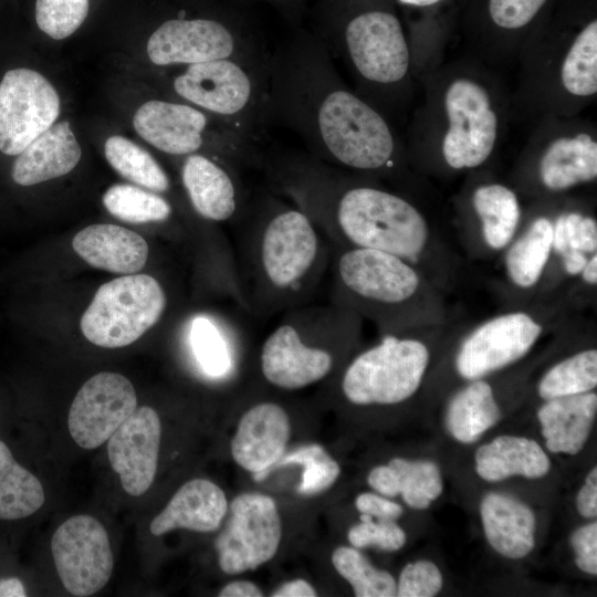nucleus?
<instances>
[{
  "instance_id": "ddd939ff",
  "label": "nucleus",
  "mask_w": 597,
  "mask_h": 597,
  "mask_svg": "<svg viewBox=\"0 0 597 597\" xmlns=\"http://www.w3.org/2000/svg\"><path fill=\"white\" fill-rule=\"evenodd\" d=\"M166 306L165 290L155 277L128 274L96 291L81 318V331L96 346L124 347L155 326Z\"/></svg>"
},
{
  "instance_id": "de8ad7c7",
  "label": "nucleus",
  "mask_w": 597,
  "mask_h": 597,
  "mask_svg": "<svg viewBox=\"0 0 597 597\" xmlns=\"http://www.w3.org/2000/svg\"><path fill=\"white\" fill-rule=\"evenodd\" d=\"M27 596L23 583L15 578L0 580V597H24Z\"/></svg>"
},
{
  "instance_id": "9d476101",
  "label": "nucleus",
  "mask_w": 597,
  "mask_h": 597,
  "mask_svg": "<svg viewBox=\"0 0 597 597\" xmlns=\"http://www.w3.org/2000/svg\"><path fill=\"white\" fill-rule=\"evenodd\" d=\"M507 181L524 201L578 193L597 182V124L544 116L525 129Z\"/></svg>"
},
{
  "instance_id": "c03bdc74",
  "label": "nucleus",
  "mask_w": 597,
  "mask_h": 597,
  "mask_svg": "<svg viewBox=\"0 0 597 597\" xmlns=\"http://www.w3.org/2000/svg\"><path fill=\"white\" fill-rule=\"evenodd\" d=\"M367 483L378 494L387 498L399 495L396 472L388 463L373 468L367 475Z\"/></svg>"
},
{
  "instance_id": "1a4fd4ad",
  "label": "nucleus",
  "mask_w": 597,
  "mask_h": 597,
  "mask_svg": "<svg viewBox=\"0 0 597 597\" xmlns=\"http://www.w3.org/2000/svg\"><path fill=\"white\" fill-rule=\"evenodd\" d=\"M363 322L358 314L332 301L286 310L262 343V377L282 390L302 389L327 378L339 358L358 345Z\"/></svg>"
},
{
  "instance_id": "bb28decb",
  "label": "nucleus",
  "mask_w": 597,
  "mask_h": 597,
  "mask_svg": "<svg viewBox=\"0 0 597 597\" xmlns=\"http://www.w3.org/2000/svg\"><path fill=\"white\" fill-rule=\"evenodd\" d=\"M228 512L224 492L206 479H193L182 484L166 507L151 521L155 536L172 530L186 528L208 533L217 531Z\"/></svg>"
},
{
  "instance_id": "7c9ffc66",
  "label": "nucleus",
  "mask_w": 597,
  "mask_h": 597,
  "mask_svg": "<svg viewBox=\"0 0 597 597\" xmlns=\"http://www.w3.org/2000/svg\"><path fill=\"white\" fill-rule=\"evenodd\" d=\"M595 327L590 324L580 337L578 347L556 359L541 374L534 385V394L540 401L596 390Z\"/></svg>"
},
{
  "instance_id": "f704fd0d",
  "label": "nucleus",
  "mask_w": 597,
  "mask_h": 597,
  "mask_svg": "<svg viewBox=\"0 0 597 597\" xmlns=\"http://www.w3.org/2000/svg\"><path fill=\"white\" fill-rule=\"evenodd\" d=\"M388 464L396 472L399 495L408 507L423 511L441 496L443 479L436 462L396 457Z\"/></svg>"
},
{
  "instance_id": "a878e982",
  "label": "nucleus",
  "mask_w": 597,
  "mask_h": 597,
  "mask_svg": "<svg viewBox=\"0 0 597 597\" xmlns=\"http://www.w3.org/2000/svg\"><path fill=\"white\" fill-rule=\"evenodd\" d=\"M597 415L596 390L541 401L536 410L545 450L579 453L588 441Z\"/></svg>"
},
{
  "instance_id": "f3484780",
  "label": "nucleus",
  "mask_w": 597,
  "mask_h": 597,
  "mask_svg": "<svg viewBox=\"0 0 597 597\" xmlns=\"http://www.w3.org/2000/svg\"><path fill=\"white\" fill-rule=\"evenodd\" d=\"M60 115V97L41 73L18 67L0 81V151L19 155Z\"/></svg>"
},
{
  "instance_id": "a211bd4d",
  "label": "nucleus",
  "mask_w": 597,
  "mask_h": 597,
  "mask_svg": "<svg viewBox=\"0 0 597 597\" xmlns=\"http://www.w3.org/2000/svg\"><path fill=\"white\" fill-rule=\"evenodd\" d=\"M51 551L70 594L91 596L108 583L114 565L109 538L93 516L78 514L63 522L52 536Z\"/></svg>"
},
{
  "instance_id": "e433bc0d",
  "label": "nucleus",
  "mask_w": 597,
  "mask_h": 597,
  "mask_svg": "<svg viewBox=\"0 0 597 597\" xmlns=\"http://www.w3.org/2000/svg\"><path fill=\"white\" fill-rule=\"evenodd\" d=\"M287 464H301L303 467L297 492L306 496L326 491L337 481L341 474V467L337 461L318 443L301 446L290 453H284L273 469Z\"/></svg>"
},
{
  "instance_id": "5701e85b",
  "label": "nucleus",
  "mask_w": 597,
  "mask_h": 597,
  "mask_svg": "<svg viewBox=\"0 0 597 597\" xmlns=\"http://www.w3.org/2000/svg\"><path fill=\"white\" fill-rule=\"evenodd\" d=\"M290 434V418L280 404L256 402L239 420L231 440L232 458L255 481L263 480L285 453Z\"/></svg>"
},
{
  "instance_id": "f8f14e48",
  "label": "nucleus",
  "mask_w": 597,
  "mask_h": 597,
  "mask_svg": "<svg viewBox=\"0 0 597 597\" xmlns=\"http://www.w3.org/2000/svg\"><path fill=\"white\" fill-rule=\"evenodd\" d=\"M460 248L474 260L498 259L516 234L525 201L494 167L473 171L451 201Z\"/></svg>"
},
{
  "instance_id": "dca6fc26",
  "label": "nucleus",
  "mask_w": 597,
  "mask_h": 597,
  "mask_svg": "<svg viewBox=\"0 0 597 597\" xmlns=\"http://www.w3.org/2000/svg\"><path fill=\"white\" fill-rule=\"evenodd\" d=\"M281 537V519L272 498L258 492L235 496L214 542L220 569L234 575L258 568L274 557Z\"/></svg>"
},
{
  "instance_id": "72a5a7b5",
  "label": "nucleus",
  "mask_w": 597,
  "mask_h": 597,
  "mask_svg": "<svg viewBox=\"0 0 597 597\" xmlns=\"http://www.w3.org/2000/svg\"><path fill=\"white\" fill-rule=\"evenodd\" d=\"M102 200L111 214L130 223L165 222L172 213V206L166 198L128 184L111 186Z\"/></svg>"
},
{
  "instance_id": "49530a36",
  "label": "nucleus",
  "mask_w": 597,
  "mask_h": 597,
  "mask_svg": "<svg viewBox=\"0 0 597 597\" xmlns=\"http://www.w3.org/2000/svg\"><path fill=\"white\" fill-rule=\"evenodd\" d=\"M220 597H261L262 590L252 582L234 580L219 591Z\"/></svg>"
},
{
  "instance_id": "9b49d317",
  "label": "nucleus",
  "mask_w": 597,
  "mask_h": 597,
  "mask_svg": "<svg viewBox=\"0 0 597 597\" xmlns=\"http://www.w3.org/2000/svg\"><path fill=\"white\" fill-rule=\"evenodd\" d=\"M270 51L184 66L172 76V93L260 144L265 137Z\"/></svg>"
},
{
  "instance_id": "ea45409f",
  "label": "nucleus",
  "mask_w": 597,
  "mask_h": 597,
  "mask_svg": "<svg viewBox=\"0 0 597 597\" xmlns=\"http://www.w3.org/2000/svg\"><path fill=\"white\" fill-rule=\"evenodd\" d=\"M443 587L440 568L429 559H417L404 566L397 580L398 597H433Z\"/></svg>"
},
{
  "instance_id": "39448f33",
  "label": "nucleus",
  "mask_w": 597,
  "mask_h": 597,
  "mask_svg": "<svg viewBox=\"0 0 597 597\" xmlns=\"http://www.w3.org/2000/svg\"><path fill=\"white\" fill-rule=\"evenodd\" d=\"M589 304L569 283L531 301L507 305L476 323L467 322L428 379L425 396L446 395L465 381L510 368L546 336L566 328Z\"/></svg>"
},
{
  "instance_id": "473e14b6",
  "label": "nucleus",
  "mask_w": 597,
  "mask_h": 597,
  "mask_svg": "<svg viewBox=\"0 0 597 597\" xmlns=\"http://www.w3.org/2000/svg\"><path fill=\"white\" fill-rule=\"evenodd\" d=\"M104 154L108 164L125 179L159 195L170 190L171 182L165 169L130 139L119 135L108 137Z\"/></svg>"
},
{
  "instance_id": "7ed1b4c3",
  "label": "nucleus",
  "mask_w": 597,
  "mask_h": 597,
  "mask_svg": "<svg viewBox=\"0 0 597 597\" xmlns=\"http://www.w3.org/2000/svg\"><path fill=\"white\" fill-rule=\"evenodd\" d=\"M513 126L510 77L453 50L418 78L402 139L418 175L452 180L493 167Z\"/></svg>"
},
{
  "instance_id": "4c0bfd02",
  "label": "nucleus",
  "mask_w": 597,
  "mask_h": 597,
  "mask_svg": "<svg viewBox=\"0 0 597 597\" xmlns=\"http://www.w3.org/2000/svg\"><path fill=\"white\" fill-rule=\"evenodd\" d=\"M88 10L90 0H36L35 21L43 33L63 40L83 24Z\"/></svg>"
},
{
  "instance_id": "393cba45",
  "label": "nucleus",
  "mask_w": 597,
  "mask_h": 597,
  "mask_svg": "<svg viewBox=\"0 0 597 597\" xmlns=\"http://www.w3.org/2000/svg\"><path fill=\"white\" fill-rule=\"evenodd\" d=\"M479 514L489 546L509 559H522L536 543V517L522 500L507 493L488 492L480 501Z\"/></svg>"
},
{
  "instance_id": "a18cd8bd",
  "label": "nucleus",
  "mask_w": 597,
  "mask_h": 597,
  "mask_svg": "<svg viewBox=\"0 0 597 597\" xmlns=\"http://www.w3.org/2000/svg\"><path fill=\"white\" fill-rule=\"evenodd\" d=\"M317 595L313 586L304 579H293L276 588L273 597H315Z\"/></svg>"
},
{
  "instance_id": "cd10ccee",
  "label": "nucleus",
  "mask_w": 597,
  "mask_h": 597,
  "mask_svg": "<svg viewBox=\"0 0 597 597\" xmlns=\"http://www.w3.org/2000/svg\"><path fill=\"white\" fill-rule=\"evenodd\" d=\"M81 157L82 148L70 123L62 121L17 155L11 176L20 186H33L69 174Z\"/></svg>"
},
{
  "instance_id": "37998d69",
  "label": "nucleus",
  "mask_w": 597,
  "mask_h": 597,
  "mask_svg": "<svg viewBox=\"0 0 597 597\" xmlns=\"http://www.w3.org/2000/svg\"><path fill=\"white\" fill-rule=\"evenodd\" d=\"M576 510L580 516L595 520L597 516V468L594 465L587 473L584 483L577 492Z\"/></svg>"
},
{
  "instance_id": "09e8293b",
  "label": "nucleus",
  "mask_w": 597,
  "mask_h": 597,
  "mask_svg": "<svg viewBox=\"0 0 597 597\" xmlns=\"http://www.w3.org/2000/svg\"><path fill=\"white\" fill-rule=\"evenodd\" d=\"M401 4L416 7V8H427L440 3L442 0H398Z\"/></svg>"
},
{
  "instance_id": "2f4dec72",
  "label": "nucleus",
  "mask_w": 597,
  "mask_h": 597,
  "mask_svg": "<svg viewBox=\"0 0 597 597\" xmlns=\"http://www.w3.org/2000/svg\"><path fill=\"white\" fill-rule=\"evenodd\" d=\"M44 499L39 479L21 467L0 441V520L30 516L43 505Z\"/></svg>"
},
{
  "instance_id": "c9c22d12",
  "label": "nucleus",
  "mask_w": 597,
  "mask_h": 597,
  "mask_svg": "<svg viewBox=\"0 0 597 597\" xmlns=\"http://www.w3.org/2000/svg\"><path fill=\"white\" fill-rule=\"evenodd\" d=\"M336 572L350 585L357 597H394L397 582L387 570L375 567L360 551L339 546L332 554Z\"/></svg>"
},
{
  "instance_id": "f03ea898",
  "label": "nucleus",
  "mask_w": 597,
  "mask_h": 597,
  "mask_svg": "<svg viewBox=\"0 0 597 597\" xmlns=\"http://www.w3.org/2000/svg\"><path fill=\"white\" fill-rule=\"evenodd\" d=\"M265 118L295 133L314 158L420 193L431 181L410 166L402 134L347 85L317 36L270 51Z\"/></svg>"
},
{
  "instance_id": "c85d7f7f",
  "label": "nucleus",
  "mask_w": 597,
  "mask_h": 597,
  "mask_svg": "<svg viewBox=\"0 0 597 597\" xmlns=\"http://www.w3.org/2000/svg\"><path fill=\"white\" fill-rule=\"evenodd\" d=\"M73 250L91 266L113 273L140 271L148 259L145 239L116 224H92L72 240Z\"/></svg>"
},
{
  "instance_id": "b1692460",
  "label": "nucleus",
  "mask_w": 597,
  "mask_h": 597,
  "mask_svg": "<svg viewBox=\"0 0 597 597\" xmlns=\"http://www.w3.org/2000/svg\"><path fill=\"white\" fill-rule=\"evenodd\" d=\"M187 347L200 373L222 381L238 367L241 324L213 313H196L184 324Z\"/></svg>"
},
{
  "instance_id": "6e6552de",
  "label": "nucleus",
  "mask_w": 597,
  "mask_h": 597,
  "mask_svg": "<svg viewBox=\"0 0 597 597\" xmlns=\"http://www.w3.org/2000/svg\"><path fill=\"white\" fill-rule=\"evenodd\" d=\"M467 322L455 314L425 327L379 334L353 355L339 376L342 397L356 407H396L425 394L429 377Z\"/></svg>"
},
{
  "instance_id": "aec40b11",
  "label": "nucleus",
  "mask_w": 597,
  "mask_h": 597,
  "mask_svg": "<svg viewBox=\"0 0 597 597\" xmlns=\"http://www.w3.org/2000/svg\"><path fill=\"white\" fill-rule=\"evenodd\" d=\"M597 253L595 199L572 193L557 197L552 252L540 292L548 293L574 280Z\"/></svg>"
},
{
  "instance_id": "20e7f679",
  "label": "nucleus",
  "mask_w": 597,
  "mask_h": 597,
  "mask_svg": "<svg viewBox=\"0 0 597 597\" xmlns=\"http://www.w3.org/2000/svg\"><path fill=\"white\" fill-rule=\"evenodd\" d=\"M245 234L237 265L248 311L266 316L307 303L332 254L312 218L292 202L265 196Z\"/></svg>"
},
{
  "instance_id": "423d86ee",
  "label": "nucleus",
  "mask_w": 597,
  "mask_h": 597,
  "mask_svg": "<svg viewBox=\"0 0 597 597\" xmlns=\"http://www.w3.org/2000/svg\"><path fill=\"white\" fill-rule=\"evenodd\" d=\"M331 248V301L370 321L379 334L441 324L455 314L410 262L373 249Z\"/></svg>"
},
{
  "instance_id": "6ab92c4d",
  "label": "nucleus",
  "mask_w": 597,
  "mask_h": 597,
  "mask_svg": "<svg viewBox=\"0 0 597 597\" xmlns=\"http://www.w3.org/2000/svg\"><path fill=\"white\" fill-rule=\"evenodd\" d=\"M137 396L125 376L103 371L91 377L74 397L67 417L71 437L81 448L100 447L136 410Z\"/></svg>"
},
{
  "instance_id": "0eeeda50",
  "label": "nucleus",
  "mask_w": 597,
  "mask_h": 597,
  "mask_svg": "<svg viewBox=\"0 0 597 597\" xmlns=\"http://www.w3.org/2000/svg\"><path fill=\"white\" fill-rule=\"evenodd\" d=\"M512 82L514 126L544 116L573 117L597 100V20L570 29H533L523 43Z\"/></svg>"
},
{
  "instance_id": "4be33fe9",
  "label": "nucleus",
  "mask_w": 597,
  "mask_h": 597,
  "mask_svg": "<svg viewBox=\"0 0 597 597\" xmlns=\"http://www.w3.org/2000/svg\"><path fill=\"white\" fill-rule=\"evenodd\" d=\"M160 437L159 416L148 406L136 408L109 437V463L129 495L139 496L153 484L157 472Z\"/></svg>"
},
{
  "instance_id": "412c9836",
  "label": "nucleus",
  "mask_w": 597,
  "mask_h": 597,
  "mask_svg": "<svg viewBox=\"0 0 597 597\" xmlns=\"http://www.w3.org/2000/svg\"><path fill=\"white\" fill-rule=\"evenodd\" d=\"M182 157L180 178L193 211L211 222L237 219L244 208L240 168L206 153Z\"/></svg>"
},
{
  "instance_id": "4468645a",
  "label": "nucleus",
  "mask_w": 597,
  "mask_h": 597,
  "mask_svg": "<svg viewBox=\"0 0 597 597\" xmlns=\"http://www.w3.org/2000/svg\"><path fill=\"white\" fill-rule=\"evenodd\" d=\"M177 17L163 21L146 42L148 60L156 66H186L231 56L268 53L235 24L209 17Z\"/></svg>"
},
{
  "instance_id": "f257e3e1",
  "label": "nucleus",
  "mask_w": 597,
  "mask_h": 597,
  "mask_svg": "<svg viewBox=\"0 0 597 597\" xmlns=\"http://www.w3.org/2000/svg\"><path fill=\"white\" fill-rule=\"evenodd\" d=\"M262 167L273 193L306 212L331 244L399 256L448 297L462 284L465 256L431 212L433 193L343 170L304 153L264 158Z\"/></svg>"
},
{
  "instance_id": "58836bf2",
  "label": "nucleus",
  "mask_w": 597,
  "mask_h": 597,
  "mask_svg": "<svg viewBox=\"0 0 597 597\" xmlns=\"http://www.w3.org/2000/svg\"><path fill=\"white\" fill-rule=\"evenodd\" d=\"M347 538L350 546L358 549L377 547L395 552L404 547L407 535L395 520H379L360 514L359 522L349 528Z\"/></svg>"
},
{
  "instance_id": "a19ab883",
  "label": "nucleus",
  "mask_w": 597,
  "mask_h": 597,
  "mask_svg": "<svg viewBox=\"0 0 597 597\" xmlns=\"http://www.w3.org/2000/svg\"><path fill=\"white\" fill-rule=\"evenodd\" d=\"M570 546L577 568L591 576L597 575V522L580 525L570 535Z\"/></svg>"
},
{
  "instance_id": "2eb2a0df",
  "label": "nucleus",
  "mask_w": 597,
  "mask_h": 597,
  "mask_svg": "<svg viewBox=\"0 0 597 597\" xmlns=\"http://www.w3.org/2000/svg\"><path fill=\"white\" fill-rule=\"evenodd\" d=\"M556 199L525 201L522 223L498 258L501 275L491 282L503 306L523 304L537 295L551 259Z\"/></svg>"
},
{
  "instance_id": "79ce46f5",
  "label": "nucleus",
  "mask_w": 597,
  "mask_h": 597,
  "mask_svg": "<svg viewBox=\"0 0 597 597\" xmlns=\"http://www.w3.org/2000/svg\"><path fill=\"white\" fill-rule=\"evenodd\" d=\"M355 506L360 514L379 520L397 521L404 514V507L385 495L363 492L355 499Z\"/></svg>"
},
{
  "instance_id": "c756f323",
  "label": "nucleus",
  "mask_w": 597,
  "mask_h": 597,
  "mask_svg": "<svg viewBox=\"0 0 597 597\" xmlns=\"http://www.w3.org/2000/svg\"><path fill=\"white\" fill-rule=\"evenodd\" d=\"M551 458L536 440L501 434L481 444L474 453V470L486 482L513 476L540 479L551 470Z\"/></svg>"
}]
</instances>
